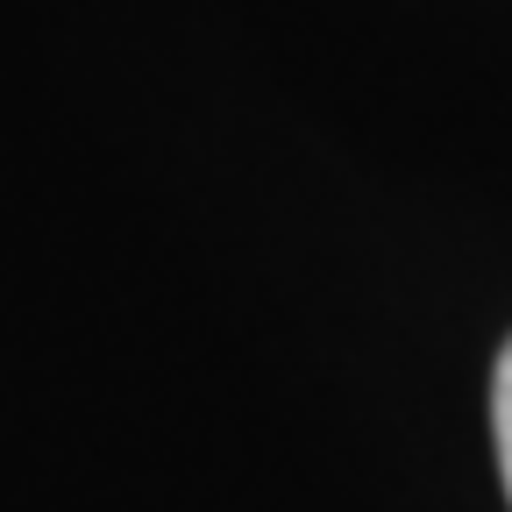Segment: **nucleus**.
I'll return each mask as SVG.
<instances>
[{
    "label": "nucleus",
    "mask_w": 512,
    "mask_h": 512,
    "mask_svg": "<svg viewBox=\"0 0 512 512\" xmlns=\"http://www.w3.org/2000/svg\"><path fill=\"white\" fill-rule=\"evenodd\" d=\"M491 427H498V470H505V498H512V342L491 377Z\"/></svg>",
    "instance_id": "obj_1"
}]
</instances>
